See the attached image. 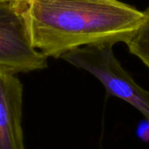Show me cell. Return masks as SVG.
<instances>
[{
  "mask_svg": "<svg viewBox=\"0 0 149 149\" xmlns=\"http://www.w3.org/2000/svg\"><path fill=\"white\" fill-rule=\"evenodd\" d=\"M17 4L34 48L54 58L87 45L125 42L145 16L119 0H17Z\"/></svg>",
  "mask_w": 149,
  "mask_h": 149,
  "instance_id": "obj_1",
  "label": "cell"
},
{
  "mask_svg": "<svg viewBox=\"0 0 149 149\" xmlns=\"http://www.w3.org/2000/svg\"><path fill=\"white\" fill-rule=\"evenodd\" d=\"M47 58L32 45L17 0H0V67L27 73L45 69Z\"/></svg>",
  "mask_w": 149,
  "mask_h": 149,
  "instance_id": "obj_3",
  "label": "cell"
},
{
  "mask_svg": "<svg viewBox=\"0 0 149 149\" xmlns=\"http://www.w3.org/2000/svg\"><path fill=\"white\" fill-rule=\"evenodd\" d=\"M136 134L144 142H149V120H141L136 128Z\"/></svg>",
  "mask_w": 149,
  "mask_h": 149,
  "instance_id": "obj_6",
  "label": "cell"
},
{
  "mask_svg": "<svg viewBox=\"0 0 149 149\" xmlns=\"http://www.w3.org/2000/svg\"><path fill=\"white\" fill-rule=\"evenodd\" d=\"M143 12V21L124 43L129 52L138 57L149 69V7Z\"/></svg>",
  "mask_w": 149,
  "mask_h": 149,
  "instance_id": "obj_5",
  "label": "cell"
},
{
  "mask_svg": "<svg viewBox=\"0 0 149 149\" xmlns=\"http://www.w3.org/2000/svg\"><path fill=\"white\" fill-rule=\"evenodd\" d=\"M114 45L106 42L80 46L60 58L93 74L109 95L129 103L149 120V91L140 86L122 67L113 53Z\"/></svg>",
  "mask_w": 149,
  "mask_h": 149,
  "instance_id": "obj_2",
  "label": "cell"
},
{
  "mask_svg": "<svg viewBox=\"0 0 149 149\" xmlns=\"http://www.w3.org/2000/svg\"><path fill=\"white\" fill-rule=\"evenodd\" d=\"M0 67V149H25L22 127L23 84Z\"/></svg>",
  "mask_w": 149,
  "mask_h": 149,
  "instance_id": "obj_4",
  "label": "cell"
}]
</instances>
